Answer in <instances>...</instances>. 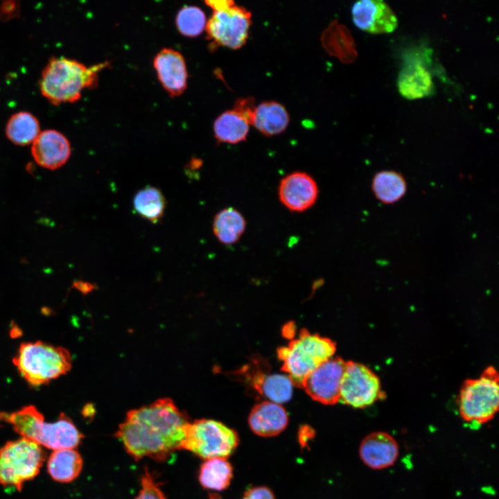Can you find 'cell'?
I'll list each match as a JSON object with an SVG mask.
<instances>
[{
  "label": "cell",
  "instance_id": "obj_37",
  "mask_svg": "<svg viewBox=\"0 0 499 499\" xmlns=\"http://www.w3.org/2000/svg\"><path fill=\"white\" fill-rule=\"evenodd\" d=\"M83 414L85 417H92L94 414V408L92 405H89L84 408Z\"/></svg>",
  "mask_w": 499,
  "mask_h": 499
},
{
  "label": "cell",
  "instance_id": "obj_38",
  "mask_svg": "<svg viewBox=\"0 0 499 499\" xmlns=\"http://www.w3.org/2000/svg\"><path fill=\"white\" fill-rule=\"evenodd\" d=\"M209 499H222V498L217 493H210L209 494Z\"/></svg>",
  "mask_w": 499,
  "mask_h": 499
},
{
  "label": "cell",
  "instance_id": "obj_25",
  "mask_svg": "<svg viewBox=\"0 0 499 499\" xmlns=\"http://www.w3.org/2000/svg\"><path fill=\"white\" fill-rule=\"evenodd\" d=\"M233 478L231 464L222 457H213L201 464L198 479L204 489L222 491L230 484Z\"/></svg>",
  "mask_w": 499,
  "mask_h": 499
},
{
  "label": "cell",
  "instance_id": "obj_19",
  "mask_svg": "<svg viewBox=\"0 0 499 499\" xmlns=\"http://www.w3.org/2000/svg\"><path fill=\"white\" fill-rule=\"evenodd\" d=\"M248 369L251 372L245 375L250 385L268 401L281 404L291 399L293 385L286 374H269L259 367Z\"/></svg>",
  "mask_w": 499,
  "mask_h": 499
},
{
  "label": "cell",
  "instance_id": "obj_7",
  "mask_svg": "<svg viewBox=\"0 0 499 499\" xmlns=\"http://www.w3.org/2000/svg\"><path fill=\"white\" fill-rule=\"evenodd\" d=\"M238 444L239 437L234 429L216 420L200 419L187 425L181 449L204 459L227 458Z\"/></svg>",
  "mask_w": 499,
  "mask_h": 499
},
{
  "label": "cell",
  "instance_id": "obj_13",
  "mask_svg": "<svg viewBox=\"0 0 499 499\" xmlns=\"http://www.w3.org/2000/svg\"><path fill=\"white\" fill-rule=\"evenodd\" d=\"M153 66L161 86L170 96L184 93L187 87L188 71L180 52L170 48L162 49L156 54Z\"/></svg>",
  "mask_w": 499,
  "mask_h": 499
},
{
  "label": "cell",
  "instance_id": "obj_14",
  "mask_svg": "<svg viewBox=\"0 0 499 499\" xmlns=\"http://www.w3.org/2000/svg\"><path fill=\"white\" fill-rule=\"evenodd\" d=\"M405 59L397 80L400 94L408 100H415L432 94L435 87L432 76L423 59L415 53Z\"/></svg>",
  "mask_w": 499,
  "mask_h": 499
},
{
  "label": "cell",
  "instance_id": "obj_36",
  "mask_svg": "<svg viewBox=\"0 0 499 499\" xmlns=\"http://www.w3.org/2000/svg\"><path fill=\"white\" fill-rule=\"evenodd\" d=\"M295 326L293 323H288L283 327V335L286 338H290L294 335Z\"/></svg>",
  "mask_w": 499,
  "mask_h": 499
},
{
  "label": "cell",
  "instance_id": "obj_24",
  "mask_svg": "<svg viewBox=\"0 0 499 499\" xmlns=\"http://www.w3.org/2000/svg\"><path fill=\"white\" fill-rule=\"evenodd\" d=\"M166 200L161 191L152 186L139 190L133 198V209L140 217L157 224L164 217Z\"/></svg>",
  "mask_w": 499,
  "mask_h": 499
},
{
  "label": "cell",
  "instance_id": "obj_35",
  "mask_svg": "<svg viewBox=\"0 0 499 499\" xmlns=\"http://www.w3.org/2000/svg\"><path fill=\"white\" fill-rule=\"evenodd\" d=\"M12 2H5V4L1 6V13L6 16L7 15H12V13L15 10L16 6L15 4H12Z\"/></svg>",
  "mask_w": 499,
  "mask_h": 499
},
{
  "label": "cell",
  "instance_id": "obj_15",
  "mask_svg": "<svg viewBox=\"0 0 499 499\" xmlns=\"http://www.w3.org/2000/svg\"><path fill=\"white\" fill-rule=\"evenodd\" d=\"M31 153L35 162L50 170L63 166L71 156L67 138L55 130L41 132L32 143Z\"/></svg>",
  "mask_w": 499,
  "mask_h": 499
},
{
  "label": "cell",
  "instance_id": "obj_21",
  "mask_svg": "<svg viewBox=\"0 0 499 499\" xmlns=\"http://www.w3.org/2000/svg\"><path fill=\"white\" fill-rule=\"evenodd\" d=\"M83 460L74 449L54 450L47 461V471L56 482L67 483L76 479L82 471Z\"/></svg>",
  "mask_w": 499,
  "mask_h": 499
},
{
  "label": "cell",
  "instance_id": "obj_26",
  "mask_svg": "<svg viewBox=\"0 0 499 499\" xmlns=\"http://www.w3.org/2000/svg\"><path fill=\"white\" fill-rule=\"evenodd\" d=\"M376 198L385 204H392L405 193L406 182L401 174L393 170L377 173L371 184Z\"/></svg>",
  "mask_w": 499,
  "mask_h": 499
},
{
  "label": "cell",
  "instance_id": "obj_4",
  "mask_svg": "<svg viewBox=\"0 0 499 499\" xmlns=\"http://www.w3.org/2000/svg\"><path fill=\"white\" fill-rule=\"evenodd\" d=\"M335 351L336 344L332 340L302 329L298 338L277 349V357L283 362L281 370L286 373L293 386L302 388L305 378L320 364L332 358Z\"/></svg>",
  "mask_w": 499,
  "mask_h": 499
},
{
  "label": "cell",
  "instance_id": "obj_8",
  "mask_svg": "<svg viewBox=\"0 0 499 499\" xmlns=\"http://www.w3.org/2000/svg\"><path fill=\"white\" fill-rule=\"evenodd\" d=\"M252 24L251 12L243 6L233 5L213 11L207 21L205 30L215 46L238 49L247 42Z\"/></svg>",
  "mask_w": 499,
  "mask_h": 499
},
{
  "label": "cell",
  "instance_id": "obj_22",
  "mask_svg": "<svg viewBox=\"0 0 499 499\" xmlns=\"http://www.w3.org/2000/svg\"><path fill=\"white\" fill-rule=\"evenodd\" d=\"M213 231L218 241L226 245L237 243L246 229L243 214L234 207H227L216 213L213 220Z\"/></svg>",
  "mask_w": 499,
  "mask_h": 499
},
{
  "label": "cell",
  "instance_id": "obj_20",
  "mask_svg": "<svg viewBox=\"0 0 499 499\" xmlns=\"http://www.w3.org/2000/svg\"><path fill=\"white\" fill-rule=\"evenodd\" d=\"M289 121V114L282 104L265 101L256 106L252 125L263 134L271 137L284 132Z\"/></svg>",
  "mask_w": 499,
  "mask_h": 499
},
{
  "label": "cell",
  "instance_id": "obj_29",
  "mask_svg": "<svg viewBox=\"0 0 499 499\" xmlns=\"http://www.w3.org/2000/svg\"><path fill=\"white\" fill-rule=\"evenodd\" d=\"M175 24L178 31L184 36L195 37L205 30L207 24L204 11L195 6H186L177 12Z\"/></svg>",
  "mask_w": 499,
  "mask_h": 499
},
{
  "label": "cell",
  "instance_id": "obj_33",
  "mask_svg": "<svg viewBox=\"0 0 499 499\" xmlns=\"http://www.w3.org/2000/svg\"><path fill=\"white\" fill-rule=\"evenodd\" d=\"M315 436V430L308 425L301 426L297 432V440L301 448H308V444Z\"/></svg>",
  "mask_w": 499,
  "mask_h": 499
},
{
  "label": "cell",
  "instance_id": "obj_12",
  "mask_svg": "<svg viewBox=\"0 0 499 499\" xmlns=\"http://www.w3.org/2000/svg\"><path fill=\"white\" fill-rule=\"evenodd\" d=\"M354 24L370 34L391 33L398 26L397 17L392 9L381 0H361L351 9Z\"/></svg>",
  "mask_w": 499,
  "mask_h": 499
},
{
  "label": "cell",
  "instance_id": "obj_28",
  "mask_svg": "<svg viewBox=\"0 0 499 499\" xmlns=\"http://www.w3.org/2000/svg\"><path fill=\"white\" fill-rule=\"evenodd\" d=\"M8 419L16 432L32 441L44 422V415L34 405L23 407L12 413Z\"/></svg>",
  "mask_w": 499,
  "mask_h": 499
},
{
  "label": "cell",
  "instance_id": "obj_17",
  "mask_svg": "<svg viewBox=\"0 0 499 499\" xmlns=\"http://www.w3.org/2000/svg\"><path fill=\"white\" fill-rule=\"evenodd\" d=\"M83 439L72 420L63 412L52 423L44 422L33 441L53 450L74 449Z\"/></svg>",
  "mask_w": 499,
  "mask_h": 499
},
{
  "label": "cell",
  "instance_id": "obj_6",
  "mask_svg": "<svg viewBox=\"0 0 499 499\" xmlns=\"http://www.w3.org/2000/svg\"><path fill=\"white\" fill-rule=\"evenodd\" d=\"M498 378L496 369L489 366L479 378L464 381L458 398L464 421L483 424L493 418L499 407Z\"/></svg>",
  "mask_w": 499,
  "mask_h": 499
},
{
  "label": "cell",
  "instance_id": "obj_23",
  "mask_svg": "<svg viewBox=\"0 0 499 499\" xmlns=\"http://www.w3.org/2000/svg\"><path fill=\"white\" fill-rule=\"evenodd\" d=\"M249 122L239 113L227 110L220 114L213 123L216 139L220 143L236 144L246 139L249 130Z\"/></svg>",
  "mask_w": 499,
  "mask_h": 499
},
{
  "label": "cell",
  "instance_id": "obj_18",
  "mask_svg": "<svg viewBox=\"0 0 499 499\" xmlns=\"http://www.w3.org/2000/svg\"><path fill=\"white\" fill-rule=\"evenodd\" d=\"M248 423L254 434L263 437H274L287 427L288 414L281 404L264 401L252 408Z\"/></svg>",
  "mask_w": 499,
  "mask_h": 499
},
{
  "label": "cell",
  "instance_id": "obj_5",
  "mask_svg": "<svg viewBox=\"0 0 499 499\" xmlns=\"http://www.w3.org/2000/svg\"><path fill=\"white\" fill-rule=\"evenodd\" d=\"M46 453L35 441L21 437L0 448V484L21 491L24 484L40 473Z\"/></svg>",
  "mask_w": 499,
  "mask_h": 499
},
{
  "label": "cell",
  "instance_id": "obj_31",
  "mask_svg": "<svg viewBox=\"0 0 499 499\" xmlns=\"http://www.w3.org/2000/svg\"><path fill=\"white\" fill-rule=\"evenodd\" d=\"M255 108V100L252 97H246L236 100L233 110L242 115L252 125Z\"/></svg>",
  "mask_w": 499,
  "mask_h": 499
},
{
  "label": "cell",
  "instance_id": "obj_34",
  "mask_svg": "<svg viewBox=\"0 0 499 499\" xmlns=\"http://www.w3.org/2000/svg\"><path fill=\"white\" fill-rule=\"evenodd\" d=\"M204 3L213 11L224 10L234 5V2L231 0H209L205 1Z\"/></svg>",
  "mask_w": 499,
  "mask_h": 499
},
{
  "label": "cell",
  "instance_id": "obj_32",
  "mask_svg": "<svg viewBox=\"0 0 499 499\" xmlns=\"http://www.w3.org/2000/svg\"><path fill=\"white\" fill-rule=\"evenodd\" d=\"M241 499H276L270 489L266 487H254L247 489Z\"/></svg>",
  "mask_w": 499,
  "mask_h": 499
},
{
  "label": "cell",
  "instance_id": "obj_30",
  "mask_svg": "<svg viewBox=\"0 0 499 499\" xmlns=\"http://www.w3.org/2000/svg\"><path fill=\"white\" fill-rule=\"evenodd\" d=\"M161 484L146 466L141 476V489L134 499H167L160 488Z\"/></svg>",
  "mask_w": 499,
  "mask_h": 499
},
{
  "label": "cell",
  "instance_id": "obj_16",
  "mask_svg": "<svg viewBox=\"0 0 499 499\" xmlns=\"http://www.w3.org/2000/svg\"><path fill=\"white\" fill-rule=\"evenodd\" d=\"M399 454L396 440L390 434L377 431L367 435L361 441L359 455L364 464L373 469L393 465Z\"/></svg>",
  "mask_w": 499,
  "mask_h": 499
},
{
  "label": "cell",
  "instance_id": "obj_10",
  "mask_svg": "<svg viewBox=\"0 0 499 499\" xmlns=\"http://www.w3.org/2000/svg\"><path fill=\"white\" fill-rule=\"evenodd\" d=\"M345 363L338 356L326 360L305 378L302 388L312 399L320 403H337L340 401Z\"/></svg>",
  "mask_w": 499,
  "mask_h": 499
},
{
  "label": "cell",
  "instance_id": "obj_3",
  "mask_svg": "<svg viewBox=\"0 0 499 499\" xmlns=\"http://www.w3.org/2000/svg\"><path fill=\"white\" fill-rule=\"evenodd\" d=\"M12 363L30 387H37L67 374L72 358L67 349L37 340L22 342Z\"/></svg>",
  "mask_w": 499,
  "mask_h": 499
},
{
  "label": "cell",
  "instance_id": "obj_27",
  "mask_svg": "<svg viewBox=\"0 0 499 499\" xmlns=\"http://www.w3.org/2000/svg\"><path fill=\"white\" fill-rule=\"evenodd\" d=\"M40 133L37 119L28 112H19L9 119L6 134L11 142L26 146L33 143Z\"/></svg>",
  "mask_w": 499,
  "mask_h": 499
},
{
  "label": "cell",
  "instance_id": "obj_2",
  "mask_svg": "<svg viewBox=\"0 0 499 499\" xmlns=\"http://www.w3.org/2000/svg\"><path fill=\"white\" fill-rule=\"evenodd\" d=\"M107 62L87 67L67 58H55L46 65L40 80L42 94L53 104L73 103L85 89L98 83V73L106 67Z\"/></svg>",
  "mask_w": 499,
  "mask_h": 499
},
{
  "label": "cell",
  "instance_id": "obj_1",
  "mask_svg": "<svg viewBox=\"0 0 499 499\" xmlns=\"http://www.w3.org/2000/svg\"><path fill=\"white\" fill-rule=\"evenodd\" d=\"M189 423L171 399L163 398L128 411L115 436L134 460L148 457L164 462L181 449Z\"/></svg>",
  "mask_w": 499,
  "mask_h": 499
},
{
  "label": "cell",
  "instance_id": "obj_11",
  "mask_svg": "<svg viewBox=\"0 0 499 499\" xmlns=\"http://www.w3.org/2000/svg\"><path fill=\"white\" fill-rule=\"evenodd\" d=\"M319 188L308 173L295 171L288 174L278 187V196L282 204L293 212H302L311 208L317 201Z\"/></svg>",
  "mask_w": 499,
  "mask_h": 499
},
{
  "label": "cell",
  "instance_id": "obj_9",
  "mask_svg": "<svg viewBox=\"0 0 499 499\" xmlns=\"http://www.w3.org/2000/svg\"><path fill=\"white\" fill-rule=\"evenodd\" d=\"M378 376L363 364L347 361L345 363L341 387V403L356 408L371 405L383 398Z\"/></svg>",
  "mask_w": 499,
  "mask_h": 499
}]
</instances>
